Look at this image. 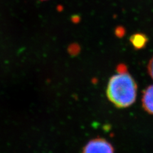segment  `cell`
I'll use <instances>...</instances> for the list:
<instances>
[{
  "instance_id": "5b68a950",
  "label": "cell",
  "mask_w": 153,
  "mask_h": 153,
  "mask_svg": "<svg viewBox=\"0 0 153 153\" xmlns=\"http://www.w3.org/2000/svg\"><path fill=\"white\" fill-rule=\"evenodd\" d=\"M148 71L151 78L153 79V57L150 60L149 65H148Z\"/></svg>"
},
{
  "instance_id": "7a4b0ae2",
  "label": "cell",
  "mask_w": 153,
  "mask_h": 153,
  "mask_svg": "<svg viewBox=\"0 0 153 153\" xmlns=\"http://www.w3.org/2000/svg\"><path fill=\"white\" fill-rule=\"evenodd\" d=\"M83 152H113L114 147L109 142L103 138H97L90 140L84 146Z\"/></svg>"
},
{
  "instance_id": "6da1fadb",
  "label": "cell",
  "mask_w": 153,
  "mask_h": 153,
  "mask_svg": "<svg viewBox=\"0 0 153 153\" xmlns=\"http://www.w3.org/2000/svg\"><path fill=\"white\" fill-rule=\"evenodd\" d=\"M137 85L125 66L118 68V72L110 79L107 94L108 100L118 108H126L135 102Z\"/></svg>"
},
{
  "instance_id": "277c9868",
  "label": "cell",
  "mask_w": 153,
  "mask_h": 153,
  "mask_svg": "<svg viewBox=\"0 0 153 153\" xmlns=\"http://www.w3.org/2000/svg\"><path fill=\"white\" fill-rule=\"evenodd\" d=\"M130 42L135 49L137 50L142 49L146 46L148 38L143 33H136L130 37Z\"/></svg>"
},
{
  "instance_id": "3957f363",
  "label": "cell",
  "mask_w": 153,
  "mask_h": 153,
  "mask_svg": "<svg viewBox=\"0 0 153 153\" xmlns=\"http://www.w3.org/2000/svg\"><path fill=\"white\" fill-rule=\"evenodd\" d=\"M142 105L148 113L153 114V85L148 87L143 92Z\"/></svg>"
}]
</instances>
